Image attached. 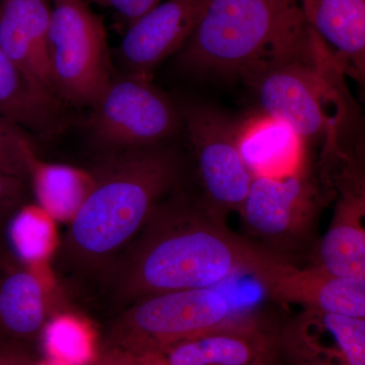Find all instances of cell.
<instances>
[{
  "label": "cell",
  "mask_w": 365,
  "mask_h": 365,
  "mask_svg": "<svg viewBox=\"0 0 365 365\" xmlns=\"http://www.w3.org/2000/svg\"><path fill=\"white\" fill-rule=\"evenodd\" d=\"M33 150L25 130L0 118V170L29 181L28 158Z\"/></svg>",
  "instance_id": "603a6c76"
},
{
  "label": "cell",
  "mask_w": 365,
  "mask_h": 365,
  "mask_svg": "<svg viewBox=\"0 0 365 365\" xmlns=\"http://www.w3.org/2000/svg\"><path fill=\"white\" fill-rule=\"evenodd\" d=\"M28 173L40 207L60 222H71L93 185L91 172L42 162L34 150L29 155Z\"/></svg>",
  "instance_id": "d6986e66"
},
{
  "label": "cell",
  "mask_w": 365,
  "mask_h": 365,
  "mask_svg": "<svg viewBox=\"0 0 365 365\" xmlns=\"http://www.w3.org/2000/svg\"><path fill=\"white\" fill-rule=\"evenodd\" d=\"M32 365H64V364H59V362L54 361V360L48 359L47 360H43V361L36 362V364H32Z\"/></svg>",
  "instance_id": "f546056e"
},
{
  "label": "cell",
  "mask_w": 365,
  "mask_h": 365,
  "mask_svg": "<svg viewBox=\"0 0 365 365\" xmlns=\"http://www.w3.org/2000/svg\"><path fill=\"white\" fill-rule=\"evenodd\" d=\"M42 332L48 359L59 364L88 365L100 352L93 330L74 317H58L45 326Z\"/></svg>",
  "instance_id": "44dd1931"
},
{
  "label": "cell",
  "mask_w": 365,
  "mask_h": 365,
  "mask_svg": "<svg viewBox=\"0 0 365 365\" xmlns=\"http://www.w3.org/2000/svg\"><path fill=\"white\" fill-rule=\"evenodd\" d=\"M11 242L26 262H43L55 244L54 220L39 205H24L13 216Z\"/></svg>",
  "instance_id": "7402d4cb"
},
{
  "label": "cell",
  "mask_w": 365,
  "mask_h": 365,
  "mask_svg": "<svg viewBox=\"0 0 365 365\" xmlns=\"http://www.w3.org/2000/svg\"><path fill=\"white\" fill-rule=\"evenodd\" d=\"M1 332H2V331H1V328H0V333H1Z\"/></svg>",
  "instance_id": "d6a6232c"
},
{
  "label": "cell",
  "mask_w": 365,
  "mask_h": 365,
  "mask_svg": "<svg viewBox=\"0 0 365 365\" xmlns=\"http://www.w3.org/2000/svg\"><path fill=\"white\" fill-rule=\"evenodd\" d=\"M50 0H0V46L31 85L60 103L50 62Z\"/></svg>",
  "instance_id": "9a60e30c"
},
{
  "label": "cell",
  "mask_w": 365,
  "mask_h": 365,
  "mask_svg": "<svg viewBox=\"0 0 365 365\" xmlns=\"http://www.w3.org/2000/svg\"><path fill=\"white\" fill-rule=\"evenodd\" d=\"M182 170L181 155L163 143L106 155L91 170L90 192L58 245L62 267L102 276L176 191Z\"/></svg>",
  "instance_id": "7a4b0ae2"
},
{
  "label": "cell",
  "mask_w": 365,
  "mask_h": 365,
  "mask_svg": "<svg viewBox=\"0 0 365 365\" xmlns=\"http://www.w3.org/2000/svg\"><path fill=\"white\" fill-rule=\"evenodd\" d=\"M237 314L215 288L150 295L121 309L105 347L160 353L225 325Z\"/></svg>",
  "instance_id": "8992f818"
},
{
  "label": "cell",
  "mask_w": 365,
  "mask_h": 365,
  "mask_svg": "<svg viewBox=\"0 0 365 365\" xmlns=\"http://www.w3.org/2000/svg\"><path fill=\"white\" fill-rule=\"evenodd\" d=\"M302 6H304V11H306V14L309 13V2H311V0H302Z\"/></svg>",
  "instance_id": "4dcf8cb0"
},
{
  "label": "cell",
  "mask_w": 365,
  "mask_h": 365,
  "mask_svg": "<svg viewBox=\"0 0 365 365\" xmlns=\"http://www.w3.org/2000/svg\"><path fill=\"white\" fill-rule=\"evenodd\" d=\"M253 278L277 302L365 319V281L335 277L314 265L299 268L277 256L264 262Z\"/></svg>",
  "instance_id": "8fae6325"
},
{
  "label": "cell",
  "mask_w": 365,
  "mask_h": 365,
  "mask_svg": "<svg viewBox=\"0 0 365 365\" xmlns=\"http://www.w3.org/2000/svg\"><path fill=\"white\" fill-rule=\"evenodd\" d=\"M335 195L307 163L284 177H254L240 215L251 241L289 260L312 248L319 215Z\"/></svg>",
  "instance_id": "5b68a950"
},
{
  "label": "cell",
  "mask_w": 365,
  "mask_h": 365,
  "mask_svg": "<svg viewBox=\"0 0 365 365\" xmlns=\"http://www.w3.org/2000/svg\"><path fill=\"white\" fill-rule=\"evenodd\" d=\"M48 47L60 101L91 108L113 78L102 19L85 0H50Z\"/></svg>",
  "instance_id": "52a82bcc"
},
{
  "label": "cell",
  "mask_w": 365,
  "mask_h": 365,
  "mask_svg": "<svg viewBox=\"0 0 365 365\" xmlns=\"http://www.w3.org/2000/svg\"><path fill=\"white\" fill-rule=\"evenodd\" d=\"M272 253L230 230L201 197L175 191L162 201L104 276L120 309L150 295L215 288L253 276Z\"/></svg>",
  "instance_id": "6da1fadb"
},
{
  "label": "cell",
  "mask_w": 365,
  "mask_h": 365,
  "mask_svg": "<svg viewBox=\"0 0 365 365\" xmlns=\"http://www.w3.org/2000/svg\"><path fill=\"white\" fill-rule=\"evenodd\" d=\"M45 287L39 276L16 269L0 281V328L14 337L42 332L46 319Z\"/></svg>",
  "instance_id": "ffe728a7"
},
{
  "label": "cell",
  "mask_w": 365,
  "mask_h": 365,
  "mask_svg": "<svg viewBox=\"0 0 365 365\" xmlns=\"http://www.w3.org/2000/svg\"><path fill=\"white\" fill-rule=\"evenodd\" d=\"M90 109L88 133L107 155L163 144L182 122L176 107L150 78L131 73L113 78Z\"/></svg>",
  "instance_id": "ba28073f"
},
{
  "label": "cell",
  "mask_w": 365,
  "mask_h": 365,
  "mask_svg": "<svg viewBox=\"0 0 365 365\" xmlns=\"http://www.w3.org/2000/svg\"><path fill=\"white\" fill-rule=\"evenodd\" d=\"M334 58L290 61L270 67L248 83L256 91L260 111L287 124L307 144L338 146L344 118L342 74Z\"/></svg>",
  "instance_id": "277c9868"
},
{
  "label": "cell",
  "mask_w": 365,
  "mask_h": 365,
  "mask_svg": "<svg viewBox=\"0 0 365 365\" xmlns=\"http://www.w3.org/2000/svg\"><path fill=\"white\" fill-rule=\"evenodd\" d=\"M85 1L88 4L93 2L98 6L111 9L129 26L165 0H85Z\"/></svg>",
  "instance_id": "d4e9b609"
},
{
  "label": "cell",
  "mask_w": 365,
  "mask_h": 365,
  "mask_svg": "<svg viewBox=\"0 0 365 365\" xmlns=\"http://www.w3.org/2000/svg\"><path fill=\"white\" fill-rule=\"evenodd\" d=\"M28 182L0 170V222L13 217L26 205Z\"/></svg>",
  "instance_id": "cb8c5ba5"
},
{
  "label": "cell",
  "mask_w": 365,
  "mask_h": 365,
  "mask_svg": "<svg viewBox=\"0 0 365 365\" xmlns=\"http://www.w3.org/2000/svg\"><path fill=\"white\" fill-rule=\"evenodd\" d=\"M307 20L344 73L364 83L365 0H311Z\"/></svg>",
  "instance_id": "e0dca14e"
},
{
  "label": "cell",
  "mask_w": 365,
  "mask_h": 365,
  "mask_svg": "<svg viewBox=\"0 0 365 365\" xmlns=\"http://www.w3.org/2000/svg\"><path fill=\"white\" fill-rule=\"evenodd\" d=\"M338 201L332 222L314 250L313 265L335 277L365 281L364 170H341L331 182Z\"/></svg>",
  "instance_id": "4fadbf2b"
},
{
  "label": "cell",
  "mask_w": 365,
  "mask_h": 365,
  "mask_svg": "<svg viewBox=\"0 0 365 365\" xmlns=\"http://www.w3.org/2000/svg\"><path fill=\"white\" fill-rule=\"evenodd\" d=\"M59 105L36 90L0 46V118L23 130L51 137L61 128Z\"/></svg>",
  "instance_id": "ac0fdd59"
},
{
  "label": "cell",
  "mask_w": 365,
  "mask_h": 365,
  "mask_svg": "<svg viewBox=\"0 0 365 365\" xmlns=\"http://www.w3.org/2000/svg\"><path fill=\"white\" fill-rule=\"evenodd\" d=\"M277 326L278 322L261 314L240 313L225 325L160 354L169 365H272Z\"/></svg>",
  "instance_id": "7c38bea8"
},
{
  "label": "cell",
  "mask_w": 365,
  "mask_h": 365,
  "mask_svg": "<svg viewBox=\"0 0 365 365\" xmlns=\"http://www.w3.org/2000/svg\"><path fill=\"white\" fill-rule=\"evenodd\" d=\"M272 365H297V364H292V361H289V360L284 359V357H283L282 355H280L279 352H278V350H277V345H276L275 359H274V362H273Z\"/></svg>",
  "instance_id": "f1b7e54d"
},
{
  "label": "cell",
  "mask_w": 365,
  "mask_h": 365,
  "mask_svg": "<svg viewBox=\"0 0 365 365\" xmlns=\"http://www.w3.org/2000/svg\"><path fill=\"white\" fill-rule=\"evenodd\" d=\"M276 345L297 365H365V319L302 309L278 323Z\"/></svg>",
  "instance_id": "30bf717a"
},
{
  "label": "cell",
  "mask_w": 365,
  "mask_h": 365,
  "mask_svg": "<svg viewBox=\"0 0 365 365\" xmlns=\"http://www.w3.org/2000/svg\"><path fill=\"white\" fill-rule=\"evenodd\" d=\"M180 114L195 155L201 199L227 218L240 211L253 180L237 148V120L203 103H189Z\"/></svg>",
  "instance_id": "9c48e42d"
},
{
  "label": "cell",
  "mask_w": 365,
  "mask_h": 365,
  "mask_svg": "<svg viewBox=\"0 0 365 365\" xmlns=\"http://www.w3.org/2000/svg\"><path fill=\"white\" fill-rule=\"evenodd\" d=\"M182 71L250 83L270 67L330 58L302 0H209L177 53Z\"/></svg>",
  "instance_id": "3957f363"
},
{
  "label": "cell",
  "mask_w": 365,
  "mask_h": 365,
  "mask_svg": "<svg viewBox=\"0 0 365 365\" xmlns=\"http://www.w3.org/2000/svg\"><path fill=\"white\" fill-rule=\"evenodd\" d=\"M24 353L11 346L0 344V365H32Z\"/></svg>",
  "instance_id": "4316f807"
},
{
  "label": "cell",
  "mask_w": 365,
  "mask_h": 365,
  "mask_svg": "<svg viewBox=\"0 0 365 365\" xmlns=\"http://www.w3.org/2000/svg\"><path fill=\"white\" fill-rule=\"evenodd\" d=\"M131 354H133L137 365H169L160 353L144 352L131 353Z\"/></svg>",
  "instance_id": "83f0119b"
},
{
  "label": "cell",
  "mask_w": 365,
  "mask_h": 365,
  "mask_svg": "<svg viewBox=\"0 0 365 365\" xmlns=\"http://www.w3.org/2000/svg\"><path fill=\"white\" fill-rule=\"evenodd\" d=\"M1 262H2L1 249H0V264H1Z\"/></svg>",
  "instance_id": "1f68e13d"
},
{
  "label": "cell",
  "mask_w": 365,
  "mask_h": 365,
  "mask_svg": "<svg viewBox=\"0 0 365 365\" xmlns=\"http://www.w3.org/2000/svg\"><path fill=\"white\" fill-rule=\"evenodd\" d=\"M240 155L254 177H284L309 163L307 143L287 124L259 110L237 120Z\"/></svg>",
  "instance_id": "2e32d148"
},
{
  "label": "cell",
  "mask_w": 365,
  "mask_h": 365,
  "mask_svg": "<svg viewBox=\"0 0 365 365\" xmlns=\"http://www.w3.org/2000/svg\"><path fill=\"white\" fill-rule=\"evenodd\" d=\"M88 365H137L133 354L115 347L100 350L97 359Z\"/></svg>",
  "instance_id": "484cf974"
},
{
  "label": "cell",
  "mask_w": 365,
  "mask_h": 365,
  "mask_svg": "<svg viewBox=\"0 0 365 365\" xmlns=\"http://www.w3.org/2000/svg\"><path fill=\"white\" fill-rule=\"evenodd\" d=\"M209 0H165L128 26L119 56L128 73L150 78L163 60L186 44Z\"/></svg>",
  "instance_id": "5bb4252c"
}]
</instances>
